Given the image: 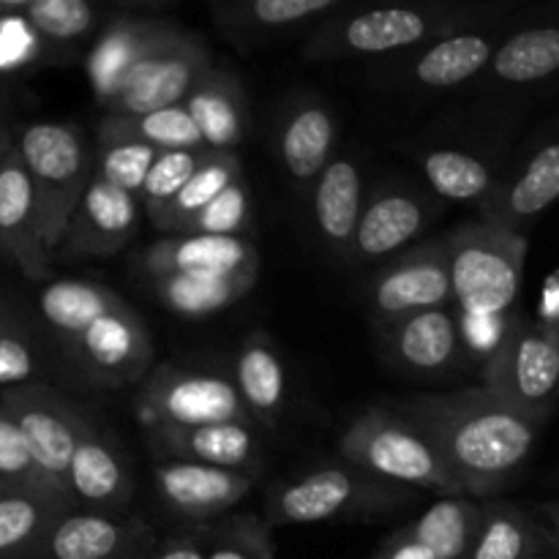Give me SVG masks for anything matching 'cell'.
<instances>
[{
	"instance_id": "1",
	"label": "cell",
	"mask_w": 559,
	"mask_h": 559,
	"mask_svg": "<svg viewBox=\"0 0 559 559\" xmlns=\"http://www.w3.org/2000/svg\"><path fill=\"white\" fill-rule=\"evenodd\" d=\"M393 409L431 437L469 500H489L533 451L530 415L513 409L484 385L404 399Z\"/></svg>"
},
{
	"instance_id": "2",
	"label": "cell",
	"mask_w": 559,
	"mask_h": 559,
	"mask_svg": "<svg viewBox=\"0 0 559 559\" xmlns=\"http://www.w3.org/2000/svg\"><path fill=\"white\" fill-rule=\"evenodd\" d=\"M342 462L391 484L437 497H464L462 484L420 426L393 407H369L338 437Z\"/></svg>"
},
{
	"instance_id": "3",
	"label": "cell",
	"mask_w": 559,
	"mask_h": 559,
	"mask_svg": "<svg viewBox=\"0 0 559 559\" xmlns=\"http://www.w3.org/2000/svg\"><path fill=\"white\" fill-rule=\"evenodd\" d=\"M480 9L453 3L388 5V9H344L320 22L309 38V58H385L407 55L459 27Z\"/></svg>"
},
{
	"instance_id": "4",
	"label": "cell",
	"mask_w": 559,
	"mask_h": 559,
	"mask_svg": "<svg viewBox=\"0 0 559 559\" xmlns=\"http://www.w3.org/2000/svg\"><path fill=\"white\" fill-rule=\"evenodd\" d=\"M415 500H418L415 489L338 462L273 486L265 519L271 527H306V524L391 513L413 506Z\"/></svg>"
},
{
	"instance_id": "5",
	"label": "cell",
	"mask_w": 559,
	"mask_h": 559,
	"mask_svg": "<svg viewBox=\"0 0 559 559\" xmlns=\"http://www.w3.org/2000/svg\"><path fill=\"white\" fill-rule=\"evenodd\" d=\"M14 136L36 194L41 238L52 251L63 243L66 229L91 189L96 153L74 123H31Z\"/></svg>"
},
{
	"instance_id": "6",
	"label": "cell",
	"mask_w": 559,
	"mask_h": 559,
	"mask_svg": "<svg viewBox=\"0 0 559 559\" xmlns=\"http://www.w3.org/2000/svg\"><path fill=\"white\" fill-rule=\"evenodd\" d=\"M453 284V304L473 314H506L519 298L524 238L495 222H467L442 235Z\"/></svg>"
},
{
	"instance_id": "7",
	"label": "cell",
	"mask_w": 559,
	"mask_h": 559,
	"mask_svg": "<svg viewBox=\"0 0 559 559\" xmlns=\"http://www.w3.org/2000/svg\"><path fill=\"white\" fill-rule=\"evenodd\" d=\"M136 420L142 429L207 424L257 426L233 377L222 371L186 369V366L173 364L156 366L142 380L140 396H136Z\"/></svg>"
},
{
	"instance_id": "8",
	"label": "cell",
	"mask_w": 559,
	"mask_h": 559,
	"mask_svg": "<svg viewBox=\"0 0 559 559\" xmlns=\"http://www.w3.org/2000/svg\"><path fill=\"white\" fill-rule=\"evenodd\" d=\"M66 355L93 385L123 388L151 374L153 338L145 320L123 300L66 344Z\"/></svg>"
},
{
	"instance_id": "9",
	"label": "cell",
	"mask_w": 559,
	"mask_h": 559,
	"mask_svg": "<svg viewBox=\"0 0 559 559\" xmlns=\"http://www.w3.org/2000/svg\"><path fill=\"white\" fill-rule=\"evenodd\" d=\"M0 407L20 426L38 467L71 500L69 469L85 424V409L47 385L9 388L0 399Z\"/></svg>"
},
{
	"instance_id": "10",
	"label": "cell",
	"mask_w": 559,
	"mask_h": 559,
	"mask_svg": "<svg viewBox=\"0 0 559 559\" xmlns=\"http://www.w3.org/2000/svg\"><path fill=\"white\" fill-rule=\"evenodd\" d=\"M211 66L213 55L205 38L180 27L169 41H164L142 60L140 69L126 80V85L104 112L142 115L178 107L189 98V93Z\"/></svg>"
},
{
	"instance_id": "11",
	"label": "cell",
	"mask_w": 559,
	"mask_h": 559,
	"mask_svg": "<svg viewBox=\"0 0 559 559\" xmlns=\"http://www.w3.org/2000/svg\"><path fill=\"white\" fill-rule=\"evenodd\" d=\"M371 311L380 322L402 320L453 304L451 267L442 240H429L402 251L374 273L369 284Z\"/></svg>"
},
{
	"instance_id": "12",
	"label": "cell",
	"mask_w": 559,
	"mask_h": 559,
	"mask_svg": "<svg viewBox=\"0 0 559 559\" xmlns=\"http://www.w3.org/2000/svg\"><path fill=\"white\" fill-rule=\"evenodd\" d=\"M162 544L142 516L66 511L55 519L33 559H147Z\"/></svg>"
},
{
	"instance_id": "13",
	"label": "cell",
	"mask_w": 559,
	"mask_h": 559,
	"mask_svg": "<svg viewBox=\"0 0 559 559\" xmlns=\"http://www.w3.org/2000/svg\"><path fill=\"white\" fill-rule=\"evenodd\" d=\"M435 213V194L407 180H382L366 200L349 260L358 265L393 260L424 235Z\"/></svg>"
},
{
	"instance_id": "14",
	"label": "cell",
	"mask_w": 559,
	"mask_h": 559,
	"mask_svg": "<svg viewBox=\"0 0 559 559\" xmlns=\"http://www.w3.org/2000/svg\"><path fill=\"white\" fill-rule=\"evenodd\" d=\"M559 385V338L544 328L513 325L506 347L484 369V388L524 415L546 402Z\"/></svg>"
},
{
	"instance_id": "15",
	"label": "cell",
	"mask_w": 559,
	"mask_h": 559,
	"mask_svg": "<svg viewBox=\"0 0 559 559\" xmlns=\"http://www.w3.org/2000/svg\"><path fill=\"white\" fill-rule=\"evenodd\" d=\"M49 254L38 227L36 194L22 164L16 136L0 145V257L16 265L31 282H49Z\"/></svg>"
},
{
	"instance_id": "16",
	"label": "cell",
	"mask_w": 559,
	"mask_h": 559,
	"mask_svg": "<svg viewBox=\"0 0 559 559\" xmlns=\"http://www.w3.org/2000/svg\"><path fill=\"white\" fill-rule=\"evenodd\" d=\"M69 495L74 511L126 516L134 500V475L123 451L91 415H85L80 442L69 469Z\"/></svg>"
},
{
	"instance_id": "17",
	"label": "cell",
	"mask_w": 559,
	"mask_h": 559,
	"mask_svg": "<svg viewBox=\"0 0 559 559\" xmlns=\"http://www.w3.org/2000/svg\"><path fill=\"white\" fill-rule=\"evenodd\" d=\"M145 431V442L158 462H186L202 467L262 469L260 429L249 424H207V426H153Z\"/></svg>"
},
{
	"instance_id": "18",
	"label": "cell",
	"mask_w": 559,
	"mask_h": 559,
	"mask_svg": "<svg viewBox=\"0 0 559 559\" xmlns=\"http://www.w3.org/2000/svg\"><path fill=\"white\" fill-rule=\"evenodd\" d=\"M257 478L260 475L254 473L202 467V464H153V480H156V491L164 508L183 519L189 527L227 516V511H233L254 489Z\"/></svg>"
},
{
	"instance_id": "19",
	"label": "cell",
	"mask_w": 559,
	"mask_h": 559,
	"mask_svg": "<svg viewBox=\"0 0 559 559\" xmlns=\"http://www.w3.org/2000/svg\"><path fill=\"white\" fill-rule=\"evenodd\" d=\"M484 502L440 497L409 524L388 535L369 559H467Z\"/></svg>"
},
{
	"instance_id": "20",
	"label": "cell",
	"mask_w": 559,
	"mask_h": 559,
	"mask_svg": "<svg viewBox=\"0 0 559 559\" xmlns=\"http://www.w3.org/2000/svg\"><path fill=\"white\" fill-rule=\"evenodd\" d=\"M178 31V22L151 14H126L104 25L102 36L87 55V80L102 109H107V104L118 96L142 60Z\"/></svg>"
},
{
	"instance_id": "21",
	"label": "cell",
	"mask_w": 559,
	"mask_h": 559,
	"mask_svg": "<svg viewBox=\"0 0 559 559\" xmlns=\"http://www.w3.org/2000/svg\"><path fill=\"white\" fill-rule=\"evenodd\" d=\"M489 22H469L426 47L407 52L399 66V80L420 91H453L489 71L500 44L489 36Z\"/></svg>"
},
{
	"instance_id": "22",
	"label": "cell",
	"mask_w": 559,
	"mask_h": 559,
	"mask_svg": "<svg viewBox=\"0 0 559 559\" xmlns=\"http://www.w3.org/2000/svg\"><path fill=\"white\" fill-rule=\"evenodd\" d=\"M382 349L404 371L426 377L451 374L467 360L459 333L456 306L418 311L393 322H380Z\"/></svg>"
},
{
	"instance_id": "23",
	"label": "cell",
	"mask_w": 559,
	"mask_h": 559,
	"mask_svg": "<svg viewBox=\"0 0 559 559\" xmlns=\"http://www.w3.org/2000/svg\"><path fill=\"white\" fill-rule=\"evenodd\" d=\"M140 197L93 175L74 218L63 235L69 257H112L140 233Z\"/></svg>"
},
{
	"instance_id": "24",
	"label": "cell",
	"mask_w": 559,
	"mask_h": 559,
	"mask_svg": "<svg viewBox=\"0 0 559 559\" xmlns=\"http://www.w3.org/2000/svg\"><path fill=\"white\" fill-rule=\"evenodd\" d=\"M136 267L147 278L173 276V273H238L260 267V251L249 238L164 235L140 251Z\"/></svg>"
},
{
	"instance_id": "25",
	"label": "cell",
	"mask_w": 559,
	"mask_h": 559,
	"mask_svg": "<svg viewBox=\"0 0 559 559\" xmlns=\"http://www.w3.org/2000/svg\"><path fill=\"white\" fill-rule=\"evenodd\" d=\"M336 118L314 96H293L276 118V151L289 178L311 183L333 162Z\"/></svg>"
},
{
	"instance_id": "26",
	"label": "cell",
	"mask_w": 559,
	"mask_h": 559,
	"mask_svg": "<svg viewBox=\"0 0 559 559\" xmlns=\"http://www.w3.org/2000/svg\"><path fill=\"white\" fill-rule=\"evenodd\" d=\"M344 9V0H227L213 3L211 14L218 33L235 47L246 49L300 31L309 22H325Z\"/></svg>"
},
{
	"instance_id": "27",
	"label": "cell",
	"mask_w": 559,
	"mask_h": 559,
	"mask_svg": "<svg viewBox=\"0 0 559 559\" xmlns=\"http://www.w3.org/2000/svg\"><path fill=\"white\" fill-rule=\"evenodd\" d=\"M211 151H233L243 145L249 131V102L238 76L213 63L183 102Z\"/></svg>"
},
{
	"instance_id": "28",
	"label": "cell",
	"mask_w": 559,
	"mask_h": 559,
	"mask_svg": "<svg viewBox=\"0 0 559 559\" xmlns=\"http://www.w3.org/2000/svg\"><path fill=\"white\" fill-rule=\"evenodd\" d=\"M311 207H314L317 233L328 249L349 260L366 207L364 175L353 158H333L322 169L311 186Z\"/></svg>"
},
{
	"instance_id": "29",
	"label": "cell",
	"mask_w": 559,
	"mask_h": 559,
	"mask_svg": "<svg viewBox=\"0 0 559 559\" xmlns=\"http://www.w3.org/2000/svg\"><path fill=\"white\" fill-rule=\"evenodd\" d=\"M233 382L260 429H276L287 404V369L282 353L262 331L249 333L233 364Z\"/></svg>"
},
{
	"instance_id": "30",
	"label": "cell",
	"mask_w": 559,
	"mask_h": 559,
	"mask_svg": "<svg viewBox=\"0 0 559 559\" xmlns=\"http://www.w3.org/2000/svg\"><path fill=\"white\" fill-rule=\"evenodd\" d=\"M555 200H559V142L540 147L511 183H497L480 205V216L516 229L519 222L544 213Z\"/></svg>"
},
{
	"instance_id": "31",
	"label": "cell",
	"mask_w": 559,
	"mask_h": 559,
	"mask_svg": "<svg viewBox=\"0 0 559 559\" xmlns=\"http://www.w3.org/2000/svg\"><path fill=\"white\" fill-rule=\"evenodd\" d=\"M257 278L260 267L238 273H173V276L151 278V287L169 311L200 320L238 304L254 287Z\"/></svg>"
},
{
	"instance_id": "32",
	"label": "cell",
	"mask_w": 559,
	"mask_h": 559,
	"mask_svg": "<svg viewBox=\"0 0 559 559\" xmlns=\"http://www.w3.org/2000/svg\"><path fill=\"white\" fill-rule=\"evenodd\" d=\"M123 304L115 289L107 284L87 282V278H60L49 282L38 295V309L44 320L52 328L55 336L63 342H74L85 328H91L98 317L109 314L112 309Z\"/></svg>"
},
{
	"instance_id": "33",
	"label": "cell",
	"mask_w": 559,
	"mask_h": 559,
	"mask_svg": "<svg viewBox=\"0 0 559 559\" xmlns=\"http://www.w3.org/2000/svg\"><path fill=\"white\" fill-rule=\"evenodd\" d=\"M549 535L511 502L484 500L467 559H544Z\"/></svg>"
},
{
	"instance_id": "34",
	"label": "cell",
	"mask_w": 559,
	"mask_h": 559,
	"mask_svg": "<svg viewBox=\"0 0 559 559\" xmlns=\"http://www.w3.org/2000/svg\"><path fill=\"white\" fill-rule=\"evenodd\" d=\"M96 142H140L156 151H202L205 147L200 129L183 104L142 115L104 112L98 120Z\"/></svg>"
},
{
	"instance_id": "35",
	"label": "cell",
	"mask_w": 559,
	"mask_h": 559,
	"mask_svg": "<svg viewBox=\"0 0 559 559\" xmlns=\"http://www.w3.org/2000/svg\"><path fill=\"white\" fill-rule=\"evenodd\" d=\"M420 169L437 197L478 207L489 200V194L500 183L489 158L484 153L467 151V147H426L420 153Z\"/></svg>"
},
{
	"instance_id": "36",
	"label": "cell",
	"mask_w": 559,
	"mask_h": 559,
	"mask_svg": "<svg viewBox=\"0 0 559 559\" xmlns=\"http://www.w3.org/2000/svg\"><path fill=\"white\" fill-rule=\"evenodd\" d=\"M559 71V27H527L497 49L489 71H486V85L495 82L502 87H522Z\"/></svg>"
},
{
	"instance_id": "37",
	"label": "cell",
	"mask_w": 559,
	"mask_h": 559,
	"mask_svg": "<svg viewBox=\"0 0 559 559\" xmlns=\"http://www.w3.org/2000/svg\"><path fill=\"white\" fill-rule=\"evenodd\" d=\"M243 175V162H240L238 153L233 151H213L211 156L205 158L200 169H197L194 178L183 186L178 197L173 200V205L151 222L158 233L164 235H178L197 213L205 205H211L222 191H227L229 186L238 183Z\"/></svg>"
},
{
	"instance_id": "38",
	"label": "cell",
	"mask_w": 559,
	"mask_h": 559,
	"mask_svg": "<svg viewBox=\"0 0 559 559\" xmlns=\"http://www.w3.org/2000/svg\"><path fill=\"white\" fill-rule=\"evenodd\" d=\"M60 513L52 502L0 489V559H33Z\"/></svg>"
},
{
	"instance_id": "39",
	"label": "cell",
	"mask_w": 559,
	"mask_h": 559,
	"mask_svg": "<svg viewBox=\"0 0 559 559\" xmlns=\"http://www.w3.org/2000/svg\"><path fill=\"white\" fill-rule=\"evenodd\" d=\"M0 489L22 491V495H33L38 500L52 502L63 511H74L69 497L38 467L20 426L11 420V415L3 407H0Z\"/></svg>"
},
{
	"instance_id": "40",
	"label": "cell",
	"mask_w": 559,
	"mask_h": 559,
	"mask_svg": "<svg viewBox=\"0 0 559 559\" xmlns=\"http://www.w3.org/2000/svg\"><path fill=\"white\" fill-rule=\"evenodd\" d=\"M267 519L254 513H235L216 522L197 524L205 559H276V544Z\"/></svg>"
},
{
	"instance_id": "41",
	"label": "cell",
	"mask_w": 559,
	"mask_h": 559,
	"mask_svg": "<svg viewBox=\"0 0 559 559\" xmlns=\"http://www.w3.org/2000/svg\"><path fill=\"white\" fill-rule=\"evenodd\" d=\"M213 151L202 147V151H162L153 162L151 173H147L145 186L140 191V205L151 222H156L169 205H173L175 197L183 191V186L189 183L197 175V169L205 164V158Z\"/></svg>"
},
{
	"instance_id": "42",
	"label": "cell",
	"mask_w": 559,
	"mask_h": 559,
	"mask_svg": "<svg viewBox=\"0 0 559 559\" xmlns=\"http://www.w3.org/2000/svg\"><path fill=\"white\" fill-rule=\"evenodd\" d=\"M22 20L38 38L69 44L96 27L98 14L87 0H27Z\"/></svg>"
},
{
	"instance_id": "43",
	"label": "cell",
	"mask_w": 559,
	"mask_h": 559,
	"mask_svg": "<svg viewBox=\"0 0 559 559\" xmlns=\"http://www.w3.org/2000/svg\"><path fill=\"white\" fill-rule=\"evenodd\" d=\"M158 153L140 142H96V178L140 197Z\"/></svg>"
},
{
	"instance_id": "44",
	"label": "cell",
	"mask_w": 559,
	"mask_h": 559,
	"mask_svg": "<svg viewBox=\"0 0 559 559\" xmlns=\"http://www.w3.org/2000/svg\"><path fill=\"white\" fill-rule=\"evenodd\" d=\"M251 218V197L243 180L229 186L211 205L202 207L178 235H218V238H246Z\"/></svg>"
},
{
	"instance_id": "45",
	"label": "cell",
	"mask_w": 559,
	"mask_h": 559,
	"mask_svg": "<svg viewBox=\"0 0 559 559\" xmlns=\"http://www.w3.org/2000/svg\"><path fill=\"white\" fill-rule=\"evenodd\" d=\"M456 311L464 355H467L469 364H480L486 369L495 360V355L506 347L516 320L511 317V311H506V314H473V311L462 309Z\"/></svg>"
},
{
	"instance_id": "46",
	"label": "cell",
	"mask_w": 559,
	"mask_h": 559,
	"mask_svg": "<svg viewBox=\"0 0 559 559\" xmlns=\"http://www.w3.org/2000/svg\"><path fill=\"white\" fill-rule=\"evenodd\" d=\"M36 52V33L20 14L0 16V69L27 63Z\"/></svg>"
},
{
	"instance_id": "47",
	"label": "cell",
	"mask_w": 559,
	"mask_h": 559,
	"mask_svg": "<svg viewBox=\"0 0 559 559\" xmlns=\"http://www.w3.org/2000/svg\"><path fill=\"white\" fill-rule=\"evenodd\" d=\"M36 358H33L31 344L22 342L14 333H0V385H16L33 377Z\"/></svg>"
},
{
	"instance_id": "48",
	"label": "cell",
	"mask_w": 559,
	"mask_h": 559,
	"mask_svg": "<svg viewBox=\"0 0 559 559\" xmlns=\"http://www.w3.org/2000/svg\"><path fill=\"white\" fill-rule=\"evenodd\" d=\"M147 559H205V555H202L194 527H183L180 533L164 538Z\"/></svg>"
},
{
	"instance_id": "49",
	"label": "cell",
	"mask_w": 559,
	"mask_h": 559,
	"mask_svg": "<svg viewBox=\"0 0 559 559\" xmlns=\"http://www.w3.org/2000/svg\"><path fill=\"white\" fill-rule=\"evenodd\" d=\"M540 317H544V331L559 338V271L549 278L540 300Z\"/></svg>"
},
{
	"instance_id": "50",
	"label": "cell",
	"mask_w": 559,
	"mask_h": 559,
	"mask_svg": "<svg viewBox=\"0 0 559 559\" xmlns=\"http://www.w3.org/2000/svg\"><path fill=\"white\" fill-rule=\"evenodd\" d=\"M5 134H9V129H0V145H3V140H5Z\"/></svg>"
},
{
	"instance_id": "51",
	"label": "cell",
	"mask_w": 559,
	"mask_h": 559,
	"mask_svg": "<svg viewBox=\"0 0 559 559\" xmlns=\"http://www.w3.org/2000/svg\"><path fill=\"white\" fill-rule=\"evenodd\" d=\"M551 519H555V527L559 530V513H557V516H551Z\"/></svg>"
},
{
	"instance_id": "52",
	"label": "cell",
	"mask_w": 559,
	"mask_h": 559,
	"mask_svg": "<svg viewBox=\"0 0 559 559\" xmlns=\"http://www.w3.org/2000/svg\"><path fill=\"white\" fill-rule=\"evenodd\" d=\"M5 331V328H3V317H0V333H3Z\"/></svg>"
}]
</instances>
